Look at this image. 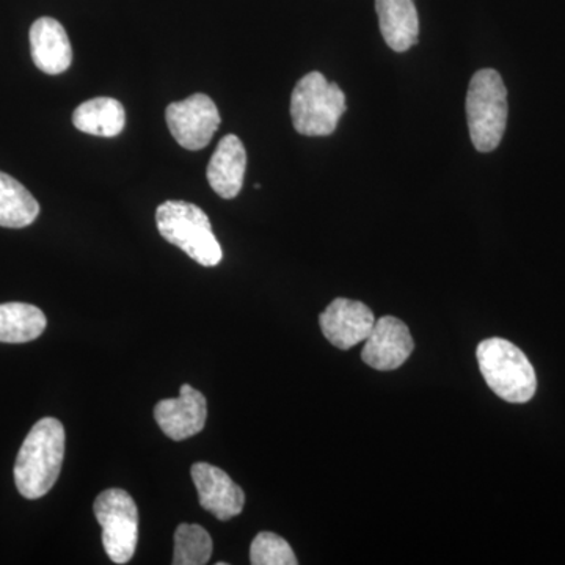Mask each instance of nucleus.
I'll return each instance as SVG.
<instances>
[{"mask_svg":"<svg viewBox=\"0 0 565 565\" xmlns=\"http://www.w3.org/2000/svg\"><path fill=\"white\" fill-rule=\"evenodd\" d=\"M65 427L55 418L40 419L25 437L14 463V484L28 500L44 497L61 476Z\"/></svg>","mask_w":565,"mask_h":565,"instance_id":"f257e3e1","label":"nucleus"},{"mask_svg":"<svg viewBox=\"0 0 565 565\" xmlns=\"http://www.w3.org/2000/svg\"><path fill=\"white\" fill-rule=\"evenodd\" d=\"M487 385L501 399L525 404L537 390L533 364L525 353L503 338L482 341L476 351Z\"/></svg>","mask_w":565,"mask_h":565,"instance_id":"f03ea898","label":"nucleus"},{"mask_svg":"<svg viewBox=\"0 0 565 565\" xmlns=\"http://www.w3.org/2000/svg\"><path fill=\"white\" fill-rule=\"evenodd\" d=\"M156 223L163 239L177 245L193 262L204 267L221 264L222 247L202 207L188 202H166L156 211Z\"/></svg>","mask_w":565,"mask_h":565,"instance_id":"7ed1b4c3","label":"nucleus"},{"mask_svg":"<svg viewBox=\"0 0 565 565\" xmlns=\"http://www.w3.org/2000/svg\"><path fill=\"white\" fill-rule=\"evenodd\" d=\"M467 120L476 150H497L508 125V90L498 71L475 74L467 93Z\"/></svg>","mask_w":565,"mask_h":565,"instance_id":"20e7f679","label":"nucleus"},{"mask_svg":"<svg viewBox=\"0 0 565 565\" xmlns=\"http://www.w3.org/2000/svg\"><path fill=\"white\" fill-rule=\"evenodd\" d=\"M345 111V95L340 85L313 71L297 82L291 96L294 128L302 136L326 137L334 132Z\"/></svg>","mask_w":565,"mask_h":565,"instance_id":"39448f33","label":"nucleus"},{"mask_svg":"<svg viewBox=\"0 0 565 565\" xmlns=\"http://www.w3.org/2000/svg\"><path fill=\"white\" fill-rule=\"evenodd\" d=\"M103 527V545L111 563L128 564L139 542V511L131 494L121 489L104 490L93 505Z\"/></svg>","mask_w":565,"mask_h":565,"instance_id":"423d86ee","label":"nucleus"},{"mask_svg":"<svg viewBox=\"0 0 565 565\" xmlns=\"http://www.w3.org/2000/svg\"><path fill=\"white\" fill-rule=\"evenodd\" d=\"M166 121L174 140L189 151H200L210 145L221 126V114L210 96L195 93L166 110Z\"/></svg>","mask_w":565,"mask_h":565,"instance_id":"0eeeda50","label":"nucleus"},{"mask_svg":"<svg viewBox=\"0 0 565 565\" xmlns=\"http://www.w3.org/2000/svg\"><path fill=\"white\" fill-rule=\"evenodd\" d=\"M411 330L399 319L385 316L375 321L370 337L364 340L362 359L377 371H393L403 366L414 352Z\"/></svg>","mask_w":565,"mask_h":565,"instance_id":"6e6552de","label":"nucleus"},{"mask_svg":"<svg viewBox=\"0 0 565 565\" xmlns=\"http://www.w3.org/2000/svg\"><path fill=\"white\" fill-rule=\"evenodd\" d=\"M191 475L204 511L211 512L222 522H228L243 512L245 504L243 489L221 468L199 462L192 465Z\"/></svg>","mask_w":565,"mask_h":565,"instance_id":"1a4fd4ad","label":"nucleus"},{"mask_svg":"<svg viewBox=\"0 0 565 565\" xmlns=\"http://www.w3.org/2000/svg\"><path fill=\"white\" fill-rule=\"evenodd\" d=\"M156 423L174 441H182L202 433L207 419V403L199 390L184 384L180 396L162 399L154 407Z\"/></svg>","mask_w":565,"mask_h":565,"instance_id":"9d476101","label":"nucleus"},{"mask_svg":"<svg viewBox=\"0 0 565 565\" xmlns=\"http://www.w3.org/2000/svg\"><path fill=\"white\" fill-rule=\"evenodd\" d=\"M323 337L334 348L348 349L364 343L373 330L375 318L373 311L362 302L351 299H334L319 318Z\"/></svg>","mask_w":565,"mask_h":565,"instance_id":"9b49d317","label":"nucleus"},{"mask_svg":"<svg viewBox=\"0 0 565 565\" xmlns=\"http://www.w3.org/2000/svg\"><path fill=\"white\" fill-rule=\"evenodd\" d=\"M31 50L36 68L50 76L65 73L73 62L68 33L54 18H40L31 28Z\"/></svg>","mask_w":565,"mask_h":565,"instance_id":"f8f14e48","label":"nucleus"},{"mask_svg":"<svg viewBox=\"0 0 565 565\" xmlns=\"http://www.w3.org/2000/svg\"><path fill=\"white\" fill-rule=\"evenodd\" d=\"M247 151L239 137L230 134L223 137L207 166V181L212 191L225 200L239 195L243 189Z\"/></svg>","mask_w":565,"mask_h":565,"instance_id":"ddd939ff","label":"nucleus"},{"mask_svg":"<svg viewBox=\"0 0 565 565\" xmlns=\"http://www.w3.org/2000/svg\"><path fill=\"white\" fill-rule=\"evenodd\" d=\"M375 11L390 50L407 52L418 43L419 21L414 0H375Z\"/></svg>","mask_w":565,"mask_h":565,"instance_id":"4468645a","label":"nucleus"},{"mask_svg":"<svg viewBox=\"0 0 565 565\" xmlns=\"http://www.w3.org/2000/svg\"><path fill=\"white\" fill-rule=\"evenodd\" d=\"M73 125L81 132L96 137L118 136L126 126V111L114 98H95L82 103L73 114Z\"/></svg>","mask_w":565,"mask_h":565,"instance_id":"2eb2a0df","label":"nucleus"},{"mask_svg":"<svg viewBox=\"0 0 565 565\" xmlns=\"http://www.w3.org/2000/svg\"><path fill=\"white\" fill-rule=\"evenodd\" d=\"M46 316L33 305L10 302L0 305V343H31L46 329Z\"/></svg>","mask_w":565,"mask_h":565,"instance_id":"dca6fc26","label":"nucleus"},{"mask_svg":"<svg viewBox=\"0 0 565 565\" xmlns=\"http://www.w3.org/2000/svg\"><path fill=\"white\" fill-rule=\"evenodd\" d=\"M39 214L40 204L32 193L10 174L0 172V226L25 228Z\"/></svg>","mask_w":565,"mask_h":565,"instance_id":"f3484780","label":"nucleus"},{"mask_svg":"<svg viewBox=\"0 0 565 565\" xmlns=\"http://www.w3.org/2000/svg\"><path fill=\"white\" fill-rule=\"evenodd\" d=\"M212 539L203 526L182 523L174 531V565H204L212 556Z\"/></svg>","mask_w":565,"mask_h":565,"instance_id":"a211bd4d","label":"nucleus"},{"mask_svg":"<svg viewBox=\"0 0 565 565\" xmlns=\"http://www.w3.org/2000/svg\"><path fill=\"white\" fill-rule=\"evenodd\" d=\"M250 563L253 565H297L291 545L274 533H259L250 546Z\"/></svg>","mask_w":565,"mask_h":565,"instance_id":"6ab92c4d","label":"nucleus"}]
</instances>
